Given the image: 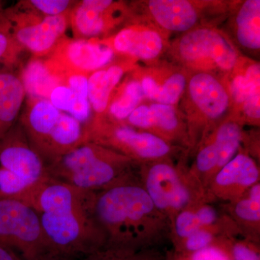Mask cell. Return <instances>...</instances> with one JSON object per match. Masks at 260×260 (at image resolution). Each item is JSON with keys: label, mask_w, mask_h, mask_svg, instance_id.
I'll use <instances>...</instances> for the list:
<instances>
[{"label": "cell", "mask_w": 260, "mask_h": 260, "mask_svg": "<svg viewBox=\"0 0 260 260\" xmlns=\"http://www.w3.org/2000/svg\"><path fill=\"white\" fill-rule=\"evenodd\" d=\"M93 215L107 237L104 246L145 250L159 249L169 241L170 221L153 204L137 171L129 179L96 192Z\"/></svg>", "instance_id": "cell-1"}, {"label": "cell", "mask_w": 260, "mask_h": 260, "mask_svg": "<svg viewBox=\"0 0 260 260\" xmlns=\"http://www.w3.org/2000/svg\"><path fill=\"white\" fill-rule=\"evenodd\" d=\"M138 166L114 150L85 142L47 166V173L57 180L96 193L129 179Z\"/></svg>", "instance_id": "cell-2"}, {"label": "cell", "mask_w": 260, "mask_h": 260, "mask_svg": "<svg viewBox=\"0 0 260 260\" xmlns=\"http://www.w3.org/2000/svg\"><path fill=\"white\" fill-rule=\"evenodd\" d=\"M187 155L175 162L161 159L140 164L138 179L159 211L171 219L181 210L207 203L204 187L189 171Z\"/></svg>", "instance_id": "cell-3"}, {"label": "cell", "mask_w": 260, "mask_h": 260, "mask_svg": "<svg viewBox=\"0 0 260 260\" xmlns=\"http://www.w3.org/2000/svg\"><path fill=\"white\" fill-rule=\"evenodd\" d=\"M179 108L185 119L189 154L212 128L232 116V99L223 78L206 72L189 73Z\"/></svg>", "instance_id": "cell-4"}, {"label": "cell", "mask_w": 260, "mask_h": 260, "mask_svg": "<svg viewBox=\"0 0 260 260\" xmlns=\"http://www.w3.org/2000/svg\"><path fill=\"white\" fill-rule=\"evenodd\" d=\"M173 64L188 73L206 72L223 77L234 68L240 54L226 32L211 24L181 34L167 51Z\"/></svg>", "instance_id": "cell-5"}, {"label": "cell", "mask_w": 260, "mask_h": 260, "mask_svg": "<svg viewBox=\"0 0 260 260\" xmlns=\"http://www.w3.org/2000/svg\"><path fill=\"white\" fill-rule=\"evenodd\" d=\"M85 126V142L102 145L127 157L138 165L161 159L180 158L184 149L153 134L113 121L107 116L91 118Z\"/></svg>", "instance_id": "cell-6"}, {"label": "cell", "mask_w": 260, "mask_h": 260, "mask_svg": "<svg viewBox=\"0 0 260 260\" xmlns=\"http://www.w3.org/2000/svg\"><path fill=\"white\" fill-rule=\"evenodd\" d=\"M39 217L49 252L82 259L107 244L93 211L44 213Z\"/></svg>", "instance_id": "cell-7"}, {"label": "cell", "mask_w": 260, "mask_h": 260, "mask_svg": "<svg viewBox=\"0 0 260 260\" xmlns=\"http://www.w3.org/2000/svg\"><path fill=\"white\" fill-rule=\"evenodd\" d=\"M0 244L23 260H37L49 252L39 214L17 200H0Z\"/></svg>", "instance_id": "cell-8"}, {"label": "cell", "mask_w": 260, "mask_h": 260, "mask_svg": "<svg viewBox=\"0 0 260 260\" xmlns=\"http://www.w3.org/2000/svg\"><path fill=\"white\" fill-rule=\"evenodd\" d=\"M244 126L230 116L212 128L191 152L194 158L189 171L205 191L215 174L240 150Z\"/></svg>", "instance_id": "cell-9"}, {"label": "cell", "mask_w": 260, "mask_h": 260, "mask_svg": "<svg viewBox=\"0 0 260 260\" xmlns=\"http://www.w3.org/2000/svg\"><path fill=\"white\" fill-rule=\"evenodd\" d=\"M18 44L34 57L50 55L64 39L70 25V14L43 16L19 4L3 11Z\"/></svg>", "instance_id": "cell-10"}, {"label": "cell", "mask_w": 260, "mask_h": 260, "mask_svg": "<svg viewBox=\"0 0 260 260\" xmlns=\"http://www.w3.org/2000/svg\"><path fill=\"white\" fill-rule=\"evenodd\" d=\"M142 15L162 31L184 34L200 25H208L205 18L210 10L225 9L223 3L190 0H148L140 2Z\"/></svg>", "instance_id": "cell-11"}, {"label": "cell", "mask_w": 260, "mask_h": 260, "mask_svg": "<svg viewBox=\"0 0 260 260\" xmlns=\"http://www.w3.org/2000/svg\"><path fill=\"white\" fill-rule=\"evenodd\" d=\"M95 194L48 176L30 186L17 200L39 214L93 211Z\"/></svg>", "instance_id": "cell-12"}, {"label": "cell", "mask_w": 260, "mask_h": 260, "mask_svg": "<svg viewBox=\"0 0 260 260\" xmlns=\"http://www.w3.org/2000/svg\"><path fill=\"white\" fill-rule=\"evenodd\" d=\"M223 79L232 99V115L244 125L259 126V61L241 55L234 68L223 77Z\"/></svg>", "instance_id": "cell-13"}, {"label": "cell", "mask_w": 260, "mask_h": 260, "mask_svg": "<svg viewBox=\"0 0 260 260\" xmlns=\"http://www.w3.org/2000/svg\"><path fill=\"white\" fill-rule=\"evenodd\" d=\"M124 123L184 149L189 155L185 119L176 106L154 102L141 104L130 114Z\"/></svg>", "instance_id": "cell-14"}, {"label": "cell", "mask_w": 260, "mask_h": 260, "mask_svg": "<svg viewBox=\"0 0 260 260\" xmlns=\"http://www.w3.org/2000/svg\"><path fill=\"white\" fill-rule=\"evenodd\" d=\"M259 182V164L240 148L237 155L215 174L207 186V203L220 204L234 201Z\"/></svg>", "instance_id": "cell-15"}, {"label": "cell", "mask_w": 260, "mask_h": 260, "mask_svg": "<svg viewBox=\"0 0 260 260\" xmlns=\"http://www.w3.org/2000/svg\"><path fill=\"white\" fill-rule=\"evenodd\" d=\"M102 39L115 54L131 61L152 63L167 52L170 44L167 32L144 22L130 24L112 37Z\"/></svg>", "instance_id": "cell-16"}, {"label": "cell", "mask_w": 260, "mask_h": 260, "mask_svg": "<svg viewBox=\"0 0 260 260\" xmlns=\"http://www.w3.org/2000/svg\"><path fill=\"white\" fill-rule=\"evenodd\" d=\"M129 8L112 0L77 2L70 15L74 39H99L129 15Z\"/></svg>", "instance_id": "cell-17"}, {"label": "cell", "mask_w": 260, "mask_h": 260, "mask_svg": "<svg viewBox=\"0 0 260 260\" xmlns=\"http://www.w3.org/2000/svg\"><path fill=\"white\" fill-rule=\"evenodd\" d=\"M116 54L102 39L64 37L49 57L66 73L90 75L112 64Z\"/></svg>", "instance_id": "cell-18"}, {"label": "cell", "mask_w": 260, "mask_h": 260, "mask_svg": "<svg viewBox=\"0 0 260 260\" xmlns=\"http://www.w3.org/2000/svg\"><path fill=\"white\" fill-rule=\"evenodd\" d=\"M0 167L30 186L48 177L47 166L30 146L19 121L0 140Z\"/></svg>", "instance_id": "cell-19"}, {"label": "cell", "mask_w": 260, "mask_h": 260, "mask_svg": "<svg viewBox=\"0 0 260 260\" xmlns=\"http://www.w3.org/2000/svg\"><path fill=\"white\" fill-rule=\"evenodd\" d=\"M189 73L172 62H154L135 70L145 99L154 103L176 106L185 90Z\"/></svg>", "instance_id": "cell-20"}, {"label": "cell", "mask_w": 260, "mask_h": 260, "mask_svg": "<svg viewBox=\"0 0 260 260\" xmlns=\"http://www.w3.org/2000/svg\"><path fill=\"white\" fill-rule=\"evenodd\" d=\"M229 37L238 49L256 53L260 49V1L246 0L230 10Z\"/></svg>", "instance_id": "cell-21"}, {"label": "cell", "mask_w": 260, "mask_h": 260, "mask_svg": "<svg viewBox=\"0 0 260 260\" xmlns=\"http://www.w3.org/2000/svg\"><path fill=\"white\" fill-rule=\"evenodd\" d=\"M61 112L49 99L28 98L27 101L26 109L19 122L30 146L39 156Z\"/></svg>", "instance_id": "cell-22"}, {"label": "cell", "mask_w": 260, "mask_h": 260, "mask_svg": "<svg viewBox=\"0 0 260 260\" xmlns=\"http://www.w3.org/2000/svg\"><path fill=\"white\" fill-rule=\"evenodd\" d=\"M133 67L132 61L127 59L121 62H112L89 75L88 97L91 108V118L106 115L113 92L126 72L133 69Z\"/></svg>", "instance_id": "cell-23"}, {"label": "cell", "mask_w": 260, "mask_h": 260, "mask_svg": "<svg viewBox=\"0 0 260 260\" xmlns=\"http://www.w3.org/2000/svg\"><path fill=\"white\" fill-rule=\"evenodd\" d=\"M217 205L235 224L241 237L260 244V182L239 199Z\"/></svg>", "instance_id": "cell-24"}, {"label": "cell", "mask_w": 260, "mask_h": 260, "mask_svg": "<svg viewBox=\"0 0 260 260\" xmlns=\"http://www.w3.org/2000/svg\"><path fill=\"white\" fill-rule=\"evenodd\" d=\"M19 75L28 98L49 99L53 90L63 85L65 73L49 56H32Z\"/></svg>", "instance_id": "cell-25"}, {"label": "cell", "mask_w": 260, "mask_h": 260, "mask_svg": "<svg viewBox=\"0 0 260 260\" xmlns=\"http://www.w3.org/2000/svg\"><path fill=\"white\" fill-rule=\"evenodd\" d=\"M85 143V126L73 116L61 112L40 153L46 166L56 161Z\"/></svg>", "instance_id": "cell-26"}, {"label": "cell", "mask_w": 260, "mask_h": 260, "mask_svg": "<svg viewBox=\"0 0 260 260\" xmlns=\"http://www.w3.org/2000/svg\"><path fill=\"white\" fill-rule=\"evenodd\" d=\"M25 95L19 73L0 70V140L18 122Z\"/></svg>", "instance_id": "cell-27"}, {"label": "cell", "mask_w": 260, "mask_h": 260, "mask_svg": "<svg viewBox=\"0 0 260 260\" xmlns=\"http://www.w3.org/2000/svg\"><path fill=\"white\" fill-rule=\"evenodd\" d=\"M144 99L140 81L133 75L113 92L105 116L113 121L124 122Z\"/></svg>", "instance_id": "cell-28"}, {"label": "cell", "mask_w": 260, "mask_h": 260, "mask_svg": "<svg viewBox=\"0 0 260 260\" xmlns=\"http://www.w3.org/2000/svg\"><path fill=\"white\" fill-rule=\"evenodd\" d=\"M49 100L61 112L67 113L86 125L92 117L88 99L79 96L66 85L56 87L51 92Z\"/></svg>", "instance_id": "cell-29"}, {"label": "cell", "mask_w": 260, "mask_h": 260, "mask_svg": "<svg viewBox=\"0 0 260 260\" xmlns=\"http://www.w3.org/2000/svg\"><path fill=\"white\" fill-rule=\"evenodd\" d=\"M25 51L15 39L8 20L0 14V66L13 70L20 64V56Z\"/></svg>", "instance_id": "cell-30"}, {"label": "cell", "mask_w": 260, "mask_h": 260, "mask_svg": "<svg viewBox=\"0 0 260 260\" xmlns=\"http://www.w3.org/2000/svg\"><path fill=\"white\" fill-rule=\"evenodd\" d=\"M164 254L159 249L132 250L104 246L82 258V260H162Z\"/></svg>", "instance_id": "cell-31"}, {"label": "cell", "mask_w": 260, "mask_h": 260, "mask_svg": "<svg viewBox=\"0 0 260 260\" xmlns=\"http://www.w3.org/2000/svg\"><path fill=\"white\" fill-rule=\"evenodd\" d=\"M201 228L195 213L194 207L186 208L176 214L170 220L169 242L172 247Z\"/></svg>", "instance_id": "cell-32"}, {"label": "cell", "mask_w": 260, "mask_h": 260, "mask_svg": "<svg viewBox=\"0 0 260 260\" xmlns=\"http://www.w3.org/2000/svg\"><path fill=\"white\" fill-rule=\"evenodd\" d=\"M230 239L224 244L210 246L194 252H179L171 249L164 253L162 260H232L229 247Z\"/></svg>", "instance_id": "cell-33"}, {"label": "cell", "mask_w": 260, "mask_h": 260, "mask_svg": "<svg viewBox=\"0 0 260 260\" xmlns=\"http://www.w3.org/2000/svg\"><path fill=\"white\" fill-rule=\"evenodd\" d=\"M76 3L70 0H28L18 3L43 16L52 17L70 14Z\"/></svg>", "instance_id": "cell-34"}, {"label": "cell", "mask_w": 260, "mask_h": 260, "mask_svg": "<svg viewBox=\"0 0 260 260\" xmlns=\"http://www.w3.org/2000/svg\"><path fill=\"white\" fill-rule=\"evenodd\" d=\"M232 260H260V244L242 237L233 238L229 243Z\"/></svg>", "instance_id": "cell-35"}, {"label": "cell", "mask_w": 260, "mask_h": 260, "mask_svg": "<svg viewBox=\"0 0 260 260\" xmlns=\"http://www.w3.org/2000/svg\"><path fill=\"white\" fill-rule=\"evenodd\" d=\"M88 75L78 73H66L63 85L71 89L75 93L88 99Z\"/></svg>", "instance_id": "cell-36"}, {"label": "cell", "mask_w": 260, "mask_h": 260, "mask_svg": "<svg viewBox=\"0 0 260 260\" xmlns=\"http://www.w3.org/2000/svg\"><path fill=\"white\" fill-rule=\"evenodd\" d=\"M0 260H23L14 251L0 244Z\"/></svg>", "instance_id": "cell-37"}, {"label": "cell", "mask_w": 260, "mask_h": 260, "mask_svg": "<svg viewBox=\"0 0 260 260\" xmlns=\"http://www.w3.org/2000/svg\"><path fill=\"white\" fill-rule=\"evenodd\" d=\"M37 260H76V259L70 257V256L62 255V254L48 252L39 257Z\"/></svg>", "instance_id": "cell-38"}, {"label": "cell", "mask_w": 260, "mask_h": 260, "mask_svg": "<svg viewBox=\"0 0 260 260\" xmlns=\"http://www.w3.org/2000/svg\"><path fill=\"white\" fill-rule=\"evenodd\" d=\"M3 11V3H2V2H0V14H1L2 12Z\"/></svg>", "instance_id": "cell-39"}]
</instances>
